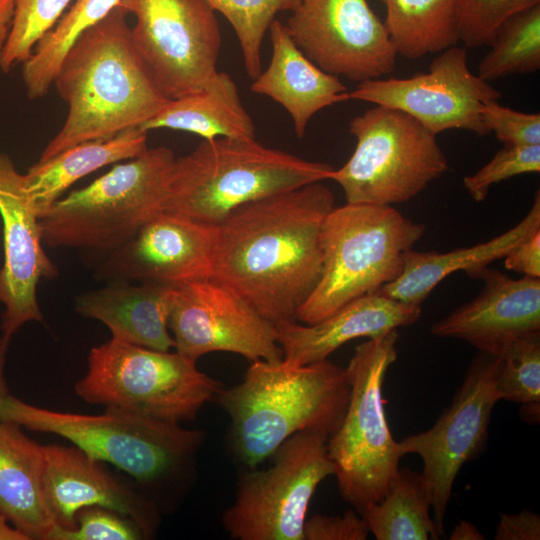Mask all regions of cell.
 I'll use <instances>...</instances> for the list:
<instances>
[{
	"mask_svg": "<svg viewBox=\"0 0 540 540\" xmlns=\"http://www.w3.org/2000/svg\"><path fill=\"white\" fill-rule=\"evenodd\" d=\"M334 207L315 182L237 208L216 225L211 278L272 324L296 322L321 277L322 226Z\"/></svg>",
	"mask_w": 540,
	"mask_h": 540,
	"instance_id": "obj_1",
	"label": "cell"
},
{
	"mask_svg": "<svg viewBox=\"0 0 540 540\" xmlns=\"http://www.w3.org/2000/svg\"><path fill=\"white\" fill-rule=\"evenodd\" d=\"M127 15L115 7L63 58L53 84L68 113L39 162L82 142L139 128L169 100L134 46Z\"/></svg>",
	"mask_w": 540,
	"mask_h": 540,
	"instance_id": "obj_2",
	"label": "cell"
},
{
	"mask_svg": "<svg viewBox=\"0 0 540 540\" xmlns=\"http://www.w3.org/2000/svg\"><path fill=\"white\" fill-rule=\"evenodd\" d=\"M0 421L58 435L89 456L129 475L161 512L172 509L189 489L205 433L143 415L105 408L87 415L28 404L8 394Z\"/></svg>",
	"mask_w": 540,
	"mask_h": 540,
	"instance_id": "obj_3",
	"label": "cell"
},
{
	"mask_svg": "<svg viewBox=\"0 0 540 540\" xmlns=\"http://www.w3.org/2000/svg\"><path fill=\"white\" fill-rule=\"evenodd\" d=\"M349 397L346 367L328 359L301 366L257 360L242 382L222 388L215 400L230 418L232 455L242 466L254 468L296 433L330 435Z\"/></svg>",
	"mask_w": 540,
	"mask_h": 540,
	"instance_id": "obj_4",
	"label": "cell"
},
{
	"mask_svg": "<svg viewBox=\"0 0 540 540\" xmlns=\"http://www.w3.org/2000/svg\"><path fill=\"white\" fill-rule=\"evenodd\" d=\"M334 170L328 163L263 146L255 138L203 139L175 159L165 211L218 225L247 203L330 180Z\"/></svg>",
	"mask_w": 540,
	"mask_h": 540,
	"instance_id": "obj_5",
	"label": "cell"
},
{
	"mask_svg": "<svg viewBox=\"0 0 540 540\" xmlns=\"http://www.w3.org/2000/svg\"><path fill=\"white\" fill-rule=\"evenodd\" d=\"M174 152L146 148L40 214L43 242L109 254L165 211Z\"/></svg>",
	"mask_w": 540,
	"mask_h": 540,
	"instance_id": "obj_6",
	"label": "cell"
},
{
	"mask_svg": "<svg viewBox=\"0 0 540 540\" xmlns=\"http://www.w3.org/2000/svg\"><path fill=\"white\" fill-rule=\"evenodd\" d=\"M425 230L424 224L392 205L334 207L322 226L321 277L299 308L297 321L317 323L349 301L394 281L403 270L406 252Z\"/></svg>",
	"mask_w": 540,
	"mask_h": 540,
	"instance_id": "obj_7",
	"label": "cell"
},
{
	"mask_svg": "<svg viewBox=\"0 0 540 540\" xmlns=\"http://www.w3.org/2000/svg\"><path fill=\"white\" fill-rule=\"evenodd\" d=\"M398 331L356 346L346 367L350 397L327 450L341 497L357 512L379 502L396 478L402 458L388 427L382 389L397 359Z\"/></svg>",
	"mask_w": 540,
	"mask_h": 540,
	"instance_id": "obj_8",
	"label": "cell"
},
{
	"mask_svg": "<svg viewBox=\"0 0 540 540\" xmlns=\"http://www.w3.org/2000/svg\"><path fill=\"white\" fill-rule=\"evenodd\" d=\"M222 388L176 351L113 338L90 350L87 371L74 385L86 403L178 423L195 419Z\"/></svg>",
	"mask_w": 540,
	"mask_h": 540,
	"instance_id": "obj_9",
	"label": "cell"
},
{
	"mask_svg": "<svg viewBox=\"0 0 540 540\" xmlns=\"http://www.w3.org/2000/svg\"><path fill=\"white\" fill-rule=\"evenodd\" d=\"M349 131L356 138L354 152L330 178L346 203L406 202L448 169L436 135L397 109L375 105L354 117Z\"/></svg>",
	"mask_w": 540,
	"mask_h": 540,
	"instance_id": "obj_10",
	"label": "cell"
},
{
	"mask_svg": "<svg viewBox=\"0 0 540 540\" xmlns=\"http://www.w3.org/2000/svg\"><path fill=\"white\" fill-rule=\"evenodd\" d=\"M321 431L294 434L272 454L266 469L246 468L222 525L237 540H304L310 501L334 467Z\"/></svg>",
	"mask_w": 540,
	"mask_h": 540,
	"instance_id": "obj_11",
	"label": "cell"
},
{
	"mask_svg": "<svg viewBox=\"0 0 540 540\" xmlns=\"http://www.w3.org/2000/svg\"><path fill=\"white\" fill-rule=\"evenodd\" d=\"M118 6L135 17L134 46L168 99L203 88L217 73L221 34L205 0H119Z\"/></svg>",
	"mask_w": 540,
	"mask_h": 540,
	"instance_id": "obj_12",
	"label": "cell"
},
{
	"mask_svg": "<svg viewBox=\"0 0 540 540\" xmlns=\"http://www.w3.org/2000/svg\"><path fill=\"white\" fill-rule=\"evenodd\" d=\"M500 367L498 355L479 351L464 379L435 424L428 430L397 441L401 457L420 456L422 476L431 493L433 520L444 535V519L453 485L462 466L485 448Z\"/></svg>",
	"mask_w": 540,
	"mask_h": 540,
	"instance_id": "obj_13",
	"label": "cell"
},
{
	"mask_svg": "<svg viewBox=\"0 0 540 540\" xmlns=\"http://www.w3.org/2000/svg\"><path fill=\"white\" fill-rule=\"evenodd\" d=\"M500 98V91L472 73L466 49L457 45L439 52L428 72L364 80L349 92L350 100L402 111L435 135L452 129L489 134L481 108Z\"/></svg>",
	"mask_w": 540,
	"mask_h": 540,
	"instance_id": "obj_14",
	"label": "cell"
},
{
	"mask_svg": "<svg viewBox=\"0 0 540 540\" xmlns=\"http://www.w3.org/2000/svg\"><path fill=\"white\" fill-rule=\"evenodd\" d=\"M286 27L319 68L353 81L390 75L397 52L367 0H299Z\"/></svg>",
	"mask_w": 540,
	"mask_h": 540,
	"instance_id": "obj_15",
	"label": "cell"
},
{
	"mask_svg": "<svg viewBox=\"0 0 540 540\" xmlns=\"http://www.w3.org/2000/svg\"><path fill=\"white\" fill-rule=\"evenodd\" d=\"M168 326L175 351L194 362L211 352L235 353L250 362L283 359L274 324L212 278L176 286Z\"/></svg>",
	"mask_w": 540,
	"mask_h": 540,
	"instance_id": "obj_16",
	"label": "cell"
},
{
	"mask_svg": "<svg viewBox=\"0 0 540 540\" xmlns=\"http://www.w3.org/2000/svg\"><path fill=\"white\" fill-rule=\"evenodd\" d=\"M0 216L4 239L0 303L5 306L1 330L12 337L25 323L43 321L37 286L41 278H55L58 269L43 249L42 228L25 176L6 154H0Z\"/></svg>",
	"mask_w": 540,
	"mask_h": 540,
	"instance_id": "obj_17",
	"label": "cell"
},
{
	"mask_svg": "<svg viewBox=\"0 0 540 540\" xmlns=\"http://www.w3.org/2000/svg\"><path fill=\"white\" fill-rule=\"evenodd\" d=\"M217 226L161 212L105 256L97 276L178 286L211 278Z\"/></svg>",
	"mask_w": 540,
	"mask_h": 540,
	"instance_id": "obj_18",
	"label": "cell"
},
{
	"mask_svg": "<svg viewBox=\"0 0 540 540\" xmlns=\"http://www.w3.org/2000/svg\"><path fill=\"white\" fill-rule=\"evenodd\" d=\"M43 449V495L54 525L74 529L80 509L102 506L133 519L148 539L155 535L162 512L134 481H124L73 444Z\"/></svg>",
	"mask_w": 540,
	"mask_h": 540,
	"instance_id": "obj_19",
	"label": "cell"
},
{
	"mask_svg": "<svg viewBox=\"0 0 540 540\" xmlns=\"http://www.w3.org/2000/svg\"><path fill=\"white\" fill-rule=\"evenodd\" d=\"M484 286L471 301L435 322L430 332L494 353L507 340L540 330V278L514 279L489 266L477 272Z\"/></svg>",
	"mask_w": 540,
	"mask_h": 540,
	"instance_id": "obj_20",
	"label": "cell"
},
{
	"mask_svg": "<svg viewBox=\"0 0 540 540\" xmlns=\"http://www.w3.org/2000/svg\"><path fill=\"white\" fill-rule=\"evenodd\" d=\"M420 315L421 306L375 292L349 301L317 323L280 322L274 327L283 363L301 366L326 360L353 339H374L412 325Z\"/></svg>",
	"mask_w": 540,
	"mask_h": 540,
	"instance_id": "obj_21",
	"label": "cell"
},
{
	"mask_svg": "<svg viewBox=\"0 0 540 540\" xmlns=\"http://www.w3.org/2000/svg\"><path fill=\"white\" fill-rule=\"evenodd\" d=\"M272 55L267 68L253 79L251 90L280 104L290 115L297 137H303L313 116L349 99L336 75L314 64L296 45L284 23L270 27Z\"/></svg>",
	"mask_w": 540,
	"mask_h": 540,
	"instance_id": "obj_22",
	"label": "cell"
},
{
	"mask_svg": "<svg viewBox=\"0 0 540 540\" xmlns=\"http://www.w3.org/2000/svg\"><path fill=\"white\" fill-rule=\"evenodd\" d=\"M99 289L76 299L75 310L85 318L103 323L113 339L169 351L174 340L169 332L176 286L130 281H108Z\"/></svg>",
	"mask_w": 540,
	"mask_h": 540,
	"instance_id": "obj_23",
	"label": "cell"
},
{
	"mask_svg": "<svg viewBox=\"0 0 540 540\" xmlns=\"http://www.w3.org/2000/svg\"><path fill=\"white\" fill-rule=\"evenodd\" d=\"M540 230V192L526 216L506 232L482 243L448 252H406L401 274L377 292L395 300L421 306L435 287L457 271L474 277L484 267L504 258L518 243Z\"/></svg>",
	"mask_w": 540,
	"mask_h": 540,
	"instance_id": "obj_24",
	"label": "cell"
},
{
	"mask_svg": "<svg viewBox=\"0 0 540 540\" xmlns=\"http://www.w3.org/2000/svg\"><path fill=\"white\" fill-rule=\"evenodd\" d=\"M21 428L0 421V514L28 540H47L54 523L43 495L44 449Z\"/></svg>",
	"mask_w": 540,
	"mask_h": 540,
	"instance_id": "obj_25",
	"label": "cell"
},
{
	"mask_svg": "<svg viewBox=\"0 0 540 540\" xmlns=\"http://www.w3.org/2000/svg\"><path fill=\"white\" fill-rule=\"evenodd\" d=\"M161 128L196 134L204 140L255 138L254 123L242 104L235 82L221 71L203 88L169 99L139 127L146 133Z\"/></svg>",
	"mask_w": 540,
	"mask_h": 540,
	"instance_id": "obj_26",
	"label": "cell"
},
{
	"mask_svg": "<svg viewBox=\"0 0 540 540\" xmlns=\"http://www.w3.org/2000/svg\"><path fill=\"white\" fill-rule=\"evenodd\" d=\"M146 148L147 133L134 128L109 139L82 142L46 161H37L24 176L38 216L82 177L109 164L132 159Z\"/></svg>",
	"mask_w": 540,
	"mask_h": 540,
	"instance_id": "obj_27",
	"label": "cell"
},
{
	"mask_svg": "<svg viewBox=\"0 0 540 540\" xmlns=\"http://www.w3.org/2000/svg\"><path fill=\"white\" fill-rule=\"evenodd\" d=\"M430 509L431 493L421 472L403 467L384 497L358 513L377 540L439 539Z\"/></svg>",
	"mask_w": 540,
	"mask_h": 540,
	"instance_id": "obj_28",
	"label": "cell"
},
{
	"mask_svg": "<svg viewBox=\"0 0 540 540\" xmlns=\"http://www.w3.org/2000/svg\"><path fill=\"white\" fill-rule=\"evenodd\" d=\"M397 55L417 60L459 42L455 0H383Z\"/></svg>",
	"mask_w": 540,
	"mask_h": 540,
	"instance_id": "obj_29",
	"label": "cell"
},
{
	"mask_svg": "<svg viewBox=\"0 0 540 540\" xmlns=\"http://www.w3.org/2000/svg\"><path fill=\"white\" fill-rule=\"evenodd\" d=\"M118 3L119 0H75L23 63L22 79L30 99H39L48 93L71 46L85 31L117 7Z\"/></svg>",
	"mask_w": 540,
	"mask_h": 540,
	"instance_id": "obj_30",
	"label": "cell"
},
{
	"mask_svg": "<svg viewBox=\"0 0 540 540\" xmlns=\"http://www.w3.org/2000/svg\"><path fill=\"white\" fill-rule=\"evenodd\" d=\"M477 75L490 82L540 69V4L514 14L496 31Z\"/></svg>",
	"mask_w": 540,
	"mask_h": 540,
	"instance_id": "obj_31",
	"label": "cell"
},
{
	"mask_svg": "<svg viewBox=\"0 0 540 540\" xmlns=\"http://www.w3.org/2000/svg\"><path fill=\"white\" fill-rule=\"evenodd\" d=\"M500 358L496 381L499 401L520 404V416L538 423L540 416V330L515 336L494 353Z\"/></svg>",
	"mask_w": 540,
	"mask_h": 540,
	"instance_id": "obj_32",
	"label": "cell"
},
{
	"mask_svg": "<svg viewBox=\"0 0 540 540\" xmlns=\"http://www.w3.org/2000/svg\"><path fill=\"white\" fill-rule=\"evenodd\" d=\"M231 24L241 49L247 75L255 79L261 72L263 39L280 12H292L299 0H205Z\"/></svg>",
	"mask_w": 540,
	"mask_h": 540,
	"instance_id": "obj_33",
	"label": "cell"
},
{
	"mask_svg": "<svg viewBox=\"0 0 540 540\" xmlns=\"http://www.w3.org/2000/svg\"><path fill=\"white\" fill-rule=\"evenodd\" d=\"M72 0H15L1 70L8 72L32 55L36 44L59 21Z\"/></svg>",
	"mask_w": 540,
	"mask_h": 540,
	"instance_id": "obj_34",
	"label": "cell"
},
{
	"mask_svg": "<svg viewBox=\"0 0 540 540\" xmlns=\"http://www.w3.org/2000/svg\"><path fill=\"white\" fill-rule=\"evenodd\" d=\"M540 4V0H455L458 39L466 47L490 45L509 17Z\"/></svg>",
	"mask_w": 540,
	"mask_h": 540,
	"instance_id": "obj_35",
	"label": "cell"
},
{
	"mask_svg": "<svg viewBox=\"0 0 540 540\" xmlns=\"http://www.w3.org/2000/svg\"><path fill=\"white\" fill-rule=\"evenodd\" d=\"M540 172V145L504 146L481 169L463 179L470 197L482 202L491 187L512 177Z\"/></svg>",
	"mask_w": 540,
	"mask_h": 540,
	"instance_id": "obj_36",
	"label": "cell"
},
{
	"mask_svg": "<svg viewBox=\"0 0 540 540\" xmlns=\"http://www.w3.org/2000/svg\"><path fill=\"white\" fill-rule=\"evenodd\" d=\"M77 526L68 530L56 525L47 540H144L142 528L130 517L102 506H88L76 515Z\"/></svg>",
	"mask_w": 540,
	"mask_h": 540,
	"instance_id": "obj_37",
	"label": "cell"
},
{
	"mask_svg": "<svg viewBox=\"0 0 540 540\" xmlns=\"http://www.w3.org/2000/svg\"><path fill=\"white\" fill-rule=\"evenodd\" d=\"M498 101H488L481 108L489 133L494 132L504 146L540 145V114L517 111Z\"/></svg>",
	"mask_w": 540,
	"mask_h": 540,
	"instance_id": "obj_38",
	"label": "cell"
},
{
	"mask_svg": "<svg viewBox=\"0 0 540 540\" xmlns=\"http://www.w3.org/2000/svg\"><path fill=\"white\" fill-rule=\"evenodd\" d=\"M369 533L368 526L361 515L355 509H349L343 515L315 514L306 518L303 539L365 540Z\"/></svg>",
	"mask_w": 540,
	"mask_h": 540,
	"instance_id": "obj_39",
	"label": "cell"
},
{
	"mask_svg": "<svg viewBox=\"0 0 540 540\" xmlns=\"http://www.w3.org/2000/svg\"><path fill=\"white\" fill-rule=\"evenodd\" d=\"M495 540H539L540 516L530 510L502 513L495 528Z\"/></svg>",
	"mask_w": 540,
	"mask_h": 540,
	"instance_id": "obj_40",
	"label": "cell"
},
{
	"mask_svg": "<svg viewBox=\"0 0 540 540\" xmlns=\"http://www.w3.org/2000/svg\"><path fill=\"white\" fill-rule=\"evenodd\" d=\"M508 270L531 278H540V230L518 243L504 257Z\"/></svg>",
	"mask_w": 540,
	"mask_h": 540,
	"instance_id": "obj_41",
	"label": "cell"
},
{
	"mask_svg": "<svg viewBox=\"0 0 540 540\" xmlns=\"http://www.w3.org/2000/svg\"><path fill=\"white\" fill-rule=\"evenodd\" d=\"M15 0H0V70L3 49L12 25Z\"/></svg>",
	"mask_w": 540,
	"mask_h": 540,
	"instance_id": "obj_42",
	"label": "cell"
},
{
	"mask_svg": "<svg viewBox=\"0 0 540 540\" xmlns=\"http://www.w3.org/2000/svg\"><path fill=\"white\" fill-rule=\"evenodd\" d=\"M450 540H483V534L469 521H460L452 530Z\"/></svg>",
	"mask_w": 540,
	"mask_h": 540,
	"instance_id": "obj_43",
	"label": "cell"
},
{
	"mask_svg": "<svg viewBox=\"0 0 540 540\" xmlns=\"http://www.w3.org/2000/svg\"><path fill=\"white\" fill-rule=\"evenodd\" d=\"M10 341V336L2 334L0 337V403L9 394L8 386L4 377V366Z\"/></svg>",
	"mask_w": 540,
	"mask_h": 540,
	"instance_id": "obj_44",
	"label": "cell"
},
{
	"mask_svg": "<svg viewBox=\"0 0 540 540\" xmlns=\"http://www.w3.org/2000/svg\"><path fill=\"white\" fill-rule=\"evenodd\" d=\"M0 540H28V538L0 514Z\"/></svg>",
	"mask_w": 540,
	"mask_h": 540,
	"instance_id": "obj_45",
	"label": "cell"
}]
</instances>
